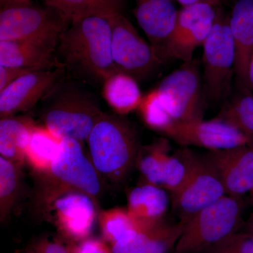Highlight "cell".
I'll return each mask as SVG.
<instances>
[{
	"instance_id": "cell-1",
	"label": "cell",
	"mask_w": 253,
	"mask_h": 253,
	"mask_svg": "<svg viewBox=\"0 0 253 253\" xmlns=\"http://www.w3.org/2000/svg\"><path fill=\"white\" fill-rule=\"evenodd\" d=\"M56 50L64 67L86 81L104 84L118 73L111 54L109 18L89 16L71 23L60 36Z\"/></svg>"
},
{
	"instance_id": "cell-2",
	"label": "cell",
	"mask_w": 253,
	"mask_h": 253,
	"mask_svg": "<svg viewBox=\"0 0 253 253\" xmlns=\"http://www.w3.org/2000/svg\"><path fill=\"white\" fill-rule=\"evenodd\" d=\"M86 141L91 162L99 175L109 180H122L139 156L135 129L113 115L103 113Z\"/></svg>"
},
{
	"instance_id": "cell-3",
	"label": "cell",
	"mask_w": 253,
	"mask_h": 253,
	"mask_svg": "<svg viewBox=\"0 0 253 253\" xmlns=\"http://www.w3.org/2000/svg\"><path fill=\"white\" fill-rule=\"evenodd\" d=\"M71 23L61 11L44 3H10L1 7L0 41H32L57 47L60 36Z\"/></svg>"
},
{
	"instance_id": "cell-4",
	"label": "cell",
	"mask_w": 253,
	"mask_h": 253,
	"mask_svg": "<svg viewBox=\"0 0 253 253\" xmlns=\"http://www.w3.org/2000/svg\"><path fill=\"white\" fill-rule=\"evenodd\" d=\"M244 203L226 195L183 225L173 253H201L242 226Z\"/></svg>"
},
{
	"instance_id": "cell-5",
	"label": "cell",
	"mask_w": 253,
	"mask_h": 253,
	"mask_svg": "<svg viewBox=\"0 0 253 253\" xmlns=\"http://www.w3.org/2000/svg\"><path fill=\"white\" fill-rule=\"evenodd\" d=\"M103 113L90 95L76 87L63 88L45 110L44 126L61 139L83 144Z\"/></svg>"
},
{
	"instance_id": "cell-6",
	"label": "cell",
	"mask_w": 253,
	"mask_h": 253,
	"mask_svg": "<svg viewBox=\"0 0 253 253\" xmlns=\"http://www.w3.org/2000/svg\"><path fill=\"white\" fill-rule=\"evenodd\" d=\"M203 47L206 96L210 101L219 102L229 94L236 65L235 45L229 16H224L220 8Z\"/></svg>"
},
{
	"instance_id": "cell-7",
	"label": "cell",
	"mask_w": 253,
	"mask_h": 253,
	"mask_svg": "<svg viewBox=\"0 0 253 253\" xmlns=\"http://www.w3.org/2000/svg\"><path fill=\"white\" fill-rule=\"evenodd\" d=\"M82 144L70 138L62 139L59 154L47 173L56 186L46 194L50 202L69 191H80L94 200L101 192V176L86 157Z\"/></svg>"
},
{
	"instance_id": "cell-8",
	"label": "cell",
	"mask_w": 253,
	"mask_h": 253,
	"mask_svg": "<svg viewBox=\"0 0 253 253\" xmlns=\"http://www.w3.org/2000/svg\"><path fill=\"white\" fill-rule=\"evenodd\" d=\"M188 161L185 179L172 194L173 207L182 225L204 208L226 196L222 183L203 158L184 150Z\"/></svg>"
},
{
	"instance_id": "cell-9",
	"label": "cell",
	"mask_w": 253,
	"mask_h": 253,
	"mask_svg": "<svg viewBox=\"0 0 253 253\" xmlns=\"http://www.w3.org/2000/svg\"><path fill=\"white\" fill-rule=\"evenodd\" d=\"M111 54L118 73L142 81L154 72L162 61L128 18L119 14L109 18Z\"/></svg>"
},
{
	"instance_id": "cell-10",
	"label": "cell",
	"mask_w": 253,
	"mask_h": 253,
	"mask_svg": "<svg viewBox=\"0 0 253 253\" xmlns=\"http://www.w3.org/2000/svg\"><path fill=\"white\" fill-rule=\"evenodd\" d=\"M219 8L209 3L182 6L174 29L161 51L162 61L167 59L184 63L192 61L194 51L203 46L212 31Z\"/></svg>"
},
{
	"instance_id": "cell-11",
	"label": "cell",
	"mask_w": 253,
	"mask_h": 253,
	"mask_svg": "<svg viewBox=\"0 0 253 253\" xmlns=\"http://www.w3.org/2000/svg\"><path fill=\"white\" fill-rule=\"evenodd\" d=\"M163 134L178 144L208 151L232 149L253 144V141L232 124L221 119L174 121Z\"/></svg>"
},
{
	"instance_id": "cell-12",
	"label": "cell",
	"mask_w": 253,
	"mask_h": 253,
	"mask_svg": "<svg viewBox=\"0 0 253 253\" xmlns=\"http://www.w3.org/2000/svg\"><path fill=\"white\" fill-rule=\"evenodd\" d=\"M157 89L174 122L203 118L201 78L193 60L166 76Z\"/></svg>"
},
{
	"instance_id": "cell-13",
	"label": "cell",
	"mask_w": 253,
	"mask_h": 253,
	"mask_svg": "<svg viewBox=\"0 0 253 253\" xmlns=\"http://www.w3.org/2000/svg\"><path fill=\"white\" fill-rule=\"evenodd\" d=\"M228 196L241 198L253 189V144L209 151L203 156Z\"/></svg>"
},
{
	"instance_id": "cell-14",
	"label": "cell",
	"mask_w": 253,
	"mask_h": 253,
	"mask_svg": "<svg viewBox=\"0 0 253 253\" xmlns=\"http://www.w3.org/2000/svg\"><path fill=\"white\" fill-rule=\"evenodd\" d=\"M64 68L32 71L0 91L1 118L14 116L33 107L44 95L54 89Z\"/></svg>"
},
{
	"instance_id": "cell-15",
	"label": "cell",
	"mask_w": 253,
	"mask_h": 253,
	"mask_svg": "<svg viewBox=\"0 0 253 253\" xmlns=\"http://www.w3.org/2000/svg\"><path fill=\"white\" fill-rule=\"evenodd\" d=\"M55 221L65 239L78 243L89 237L95 218L96 204L89 195L72 191L54 201Z\"/></svg>"
},
{
	"instance_id": "cell-16",
	"label": "cell",
	"mask_w": 253,
	"mask_h": 253,
	"mask_svg": "<svg viewBox=\"0 0 253 253\" xmlns=\"http://www.w3.org/2000/svg\"><path fill=\"white\" fill-rule=\"evenodd\" d=\"M178 12L172 0H135L134 14L158 57L175 26Z\"/></svg>"
},
{
	"instance_id": "cell-17",
	"label": "cell",
	"mask_w": 253,
	"mask_h": 253,
	"mask_svg": "<svg viewBox=\"0 0 253 253\" xmlns=\"http://www.w3.org/2000/svg\"><path fill=\"white\" fill-rule=\"evenodd\" d=\"M229 23L235 45V75L240 84L248 87V67L253 52V0H237Z\"/></svg>"
},
{
	"instance_id": "cell-18",
	"label": "cell",
	"mask_w": 253,
	"mask_h": 253,
	"mask_svg": "<svg viewBox=\"0 0 253 253\" xmlns=\"http://www.w3.org/2000/svg\"><path fill=\"white\" fill-rule=\"evenodd\" d=\"M56 50V46L36 42L0 41V66L33 69L64 67L55 56Z\"/></svg>"
},
{
	"instance_id": "cell-19",
	"label": "cell",
	"mask_w": 253,
	"mask_h": 253,
	"mask_svg": "<svg viewBox=\"0 0 253 253\" xmlns=\"http://www.w3.org/2000/svg\"><path fill=\"white\" fill-rule=\"evenodd\" d=\"M183 225L163 223L131 233L111 246L112 253H167L174 249Z\"/></svg>"
},
{
	"instance_id": "cell-20",
	"label": "cell",
	"mask_w": 253,
	"mask_h": 253,
	"mask_svg": "<svg viewBox=\"0 0 253 253\" xmlns=\"http://www.w3.org/2000/svg\"><path fill=\"white\" fill-rule=\"evenodd\" d=\"M127 202L131 217L141 229H147L163 222L169 201L164 190L146 183L131 190Z\"/></svg>"
},
{
	"instance_id": "cell-21",
	"label": "cell",
	"mask_w": 253,
	"mask_h": 253,
	"mask_svg": "<svg viewBox=\"0 0 253 253\" xmlns=\"http://www.w3.org/2000/svg\"><path fill=\"white\" fill-rule=\"evenodd\" d=\"M36 124L30 118H1L0 121V154L1 157L21 167L24 163L25 153L31 131Z\"/></svg>"
},
{
	"instance_id": "cell-22",
	"label": "cell",
	"mask_w": 253,
	"mask_h": 253,
	"mask_svg": "<svg viewBox=\"0 0 253 253\" xmlns=\"http://www.w3.org/2000/svg\"><path fill=\"white\" fill-rule=\"evenodd\" d=\"M103 95L113 111L126 115L138 109L143 96L137 81L123 73H116L103 84Z\"/></svg>"
},
{
	"instance_id": "cell-23",
	"label": "cell",
	"mask_w": 253,
	"mask_h": 253,
	"mask_svg": "<svg viewBox=\"0 0 253 253\" xmlns=\"http://www.w3.org/2000/svg\"><path fill=\"white\" fill-rule=\"evenodd\" d=\"M62 139L46 126H34L31 131L26 153L25 161L36 172L47 174L51 165L61 149Z\"/></svg>"
},
{
	"instance_id": "cell-24",
	"label": "cell",
	"mask_w": 253,
	"mask_h": 253,
	"mask_svg": "<svg viewBox=\"0 0 253 253\" xmlns=\"http://www.w3.org/2000/svg\"><path fill=\"white\" fill-rule=\"evenodd\" d=\"M59 10L71 23L89 16L110 18L123 14L124 0H40Z\"/></svg>"
},
{
	"instance_id": "cell-25",
	"label": "cell",
	"mask_w": 253,
	"mask_h": 253,
	"mask_svg": "<svg viewBox=\"0 0 253 253\" xmlns=\"http://www.w3.org/2000/svg\"><path fill=\"white\" fill-rule=\"evenodd\" d=\"M99 225L103 239L111 246L134 231L144 229L138 225L127 210L121 208H112L100 213Z\"/></svg>"
},
{
	"instance_id": "cell-26",
	"label": "cell",
	"mask_w": 253,
	"mask_h": 253,
	"mask_svg": "<svg viewBox=\"0 0 253 253\" xmlns=\"http://www.w3.org/2000/svg\"><path fill=\"white\" fill-rule=\"evenodd\" d=\"M220 118L253 141V95L244 93L236 96L224 108Z\"/></svg>"
},
{
	"instance_id": "cell-27",
	"label": "cell",
	"mask_w": 253,
	"mask_h": 253,
	"mask_svg": "<svg viewBox=\"0 0 253 253\" xmlns=\"http://www.w3.org/2000/svg\"><path fill=\"white\" fill-rule=\"evenodd\" d=\"M19 166L0 157V214L1 221L7 217L19 186Z\"/></svg>"
},
{
	"instance_id": "cell-28",
	"label": "cell",
	"mask_w": 253,
	"mask_h": 253,
	"mask_svg": "<svg viewBox=\"0 0 253 253\" xmlns=\"http://www.w3.org/2000/svg\"><path fill=\"white\" fill-rule=\"evenodd\" d=\"M144 123L151 129L163 133L173 121L157 88L143 97L139 109Z\"/></svg>"
},
{
	"instance_id": "cell-29",
	"label": "cell",
	"mask_w": 253,
	"mask_h": 253,
	"mask_svg": "<svg viewBox=\"0 0 253 253\" xmlns=\"http://www.w3.org/2000/svg\"><path fill=\"white\" fill-rule=\"evenodd\" d=\"M166 141L156 145L140 158L139 169L146 183L162 186L163 168L168 154Z\"/></svg>"
},
{
	"instance_id": "cell-30",
	"label": "cell",
	"mask_w": 253,
	"mask_h": 253,
	"mask_svg": "<svg viewBox=\"0 0 253 253\" xmlns=\"http://www.w3.org/2000/svg\"><path fill=\"white\" fill-rule=\"evenodd\" d=\"M188 172V161L185 151L177 156H166L163 168L162 186L171 194L180 187Z\"/></svg>"
},
{
	"instance_id": "cell-31",
	"label": "cell",
	"mask_w": 253,
	"mask_h": 253,
	"mask_svg": "<svg viewBox=\"0 0 253 253\" xmlns=\"http://www.w3.org/2000/svg\"><path fill=\"white\" fill-rule=\"evenodd\" d=\"M201 253H253V235L236 231Z\"/></svg>"
},
{
	"instance_id": "cell-32",
	"label": "cell",
	"mask_w": 253,
	"mask_h": 253,
	"mask_svg": "<svg viewBox=\"0 0 253 253\" xmlns=\"http://www.w3.org/2000/svg\"><path fill=\"white\" fill-rule=\"evenodd\" d=\"M75 253H112L111 246L104 240L86 238L78 243H73Z\"/></svg>"
},
{
	"instance_id": "cell-33",
	"label": "cell",
	"mask_w": 253,
	"mask_h": 253,
	"mask_svg": "<svg viewBox=\"0 0 253 253\" xmlns=\"http://www.w3.org/2000/svg\"><path fill=\"white\" fill-rule=\"evenodd\" d=\"M33 253H75L73 243L65 244L58 239L48 238L38 241L33 249Z\"/></svg>"
},
{
	"instance_id": "cell-34",
	"label": "cell",
	"mask_w": 253,
	"mask_h": 253,
	"mask_svg": "<svg viewBox=\"0 0 253 253\" xmlns=\"http://www.w3.org/2000/svg\"><path fill=\"white\" fill-rule=\"evenodd\" d=\"M33 68L0 66V91L24 75L36 71Z\"/></svg>"
},
{
	"instance_id": "cell-35",
	"label": "cell",
	"mask_w": 253,
	"mask_h": 253,
	"mask_svg": "<svg viewBox=\"0 0 253 253\" xmlns=\"http://www.w3.org/2000/svg\"><path fill=\"white\" fill-rule=\"evenodd\" d=\"M176 1L181 5H182V6L198 4V3H209V4L219 6L220 4L221 0H176Z\"/></svg>"
},
{
	"instance_id": "cell-36",
	"label": "cell",
	"mask_w": 253,
	"mask_h": 253,
	"mask_svg": "<svg viewBox=\"0 0 253 253\" xmlns=\"http://www.w3.org/2000/svg\"><path fill=\"white\" fill-rule=\"evenodd\" d=\"M248 87L253 90V52L250 58L247 72Z\"/></svg>"
},
{
	"instance_id": "cell-37",
	"label": "cell",
	"mask_w": 253,
	"mask_h": 253,
	"mask_svg": "<svg viewBox=\"0 0 253 253\" xmlns=\"http://www.w3.org/2000/svg\"><path fill=\"white\" fill-rule=\"evenodd\" d=\"M242 231H246V232L249 233V234L253 235V213L245 223L244 229Z\"/></svg>"
},
{
	"instance_id": "cell-38",
	"label": "cell",
	"mask_w": 253,
	"mask_h": 253,
	"mask_svg": "<svg viewBox=\"0 0 253 253\" xmlns=\"http://www.w3.org/2000/svg\"><path fill=\"white\" fill-rule=\"evenodd\" d=\"M23 1V0H0V5L4 6L5 5L10 4V3L16 2V1Z\"/></svg>"
},
{
	"instance_id": "cell-39",
	"label": "cell",
	"mask_w": 253,
	"mask_h": 253,
	"mask_svg": "<svg viewBox=\"0 0 253 253\" xmlns=\"http://www.w3.org/2000/svg\"><path fill=\"white\" fill-rule=\"evenodd\" d=\"M250 199H251V203L253 204V189L251 190V192L249 193Z\"/></svg>"
}]
</instances>
